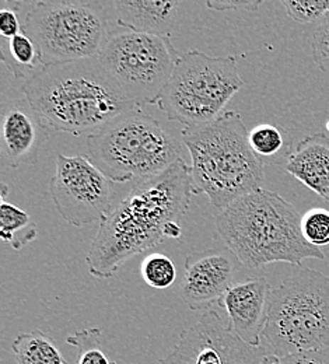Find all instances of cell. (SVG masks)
<instances>
[{"label": "cell", "instance_id": "1", "mask_svg": "<svg viewBox=\"0 0 329 364\" xmlns=\"http://www.w3.org/2000/svg\"><path fill=\"white\" fill-rule=\"evenodd\" d=\"M192 195L190 167L180 160L164 173L138 181L99 223L86 262L95 279H111L131 258L183 240Z\"/></svg>", "mask_w": 329, "mask_h": 364}, {"label": "cell", "instance_id": "2", "mask_svg": "<svg viewBox=\"0 0 329 364\" xmlns=\"http://www.w3.org/2000/svg\"><path fill=\"white\" fill-rule=\"evenodd\" d=\"M23 94L49 132L95 135L114 118L141 108L104 68L99 56L40 68Z\"/></svg>", "mask_w": 329, "mask_h": 364}, {"label": "cell", "instance_id": "3", "mask_svg": "<svg viewBox=\"0 0 329 364\" xmlns=\"http://www.w3.org/2000/svg\"><path fill=\"white\" fill-rule=\"evenodd\" d=\"M301 218L279 193L262 188L220 210L216 230L242 267L249 269L274 262L300 267L304 259H325L321 248L306 241Z\"/></svg>", "mask_w": 329, "mask_h": 364}, {"label": "cell", "instance_id": "4", "mask_svg": "<svg viewBox=\"0 0 329 364\" xmlns=\"http://www.w3.org/2000/svg\"><path fill=\"white\" fill-rule=\"evenodd\" d=\"M249 132L238 112L227 111L216 121L183 129L190 154L192 193L206 195L219 210L262 189L265 163L251 149Z\"/></svg>", "mask_w": 329, "mask_h": 364}, {"label": "cell", "instance_id": "5", "mask_svg": "<svg viewBox=\"0 0 329 364\" xmlns=\"http://www.w3.org/2000/svg\"><path fill=\"white\" fill-rule=\"evenodd\" d=\"M89 159L114 182L153 178L183 159V146L157 119L131 109L87 136Z\"/></svg>", "mask_w": 329, "mask_h": 364}, {"label": "cell", "instance_id": "6", "mask_svg": "<svg viewBox=\"0 0 329 364\" xmlns=\"http://www.w3.org/2000/svg\"><path fill=\"white\" fill-rule=\"evenodd\" d=\"M23 33L37 46L41 65L95 58L108 40V13L101 1H17ZM18 13V11H17Z\"/></svg>", "mask_w": 329, "mask_h": 364}, {"label": "cell", "instance_id": "7", "mask_svg": "<svg viewBox=\"0 0 329 364\" xmlns=\"http://www.w3.org/2000/svg\"><path fill=\"white\" fill-rule=\"evenodd\" d=\"M264 338L279 358L329 348L328 276L300 268L272 289Z\"/></svg>", "mask_w": 329, "mask_h": 364}, {"label": "cell", "instance_id": "8", "mask_svg": "<svg viewBox=\"0 0 329 364\" xmlns=\"http://www.w3.org/2000/svg\"><path fill=\"white\" fill-rule=\"evenodd\" d=\"M242 86L235 56H212L193 49L180 56L156 105L168 121L185 128L202 127L220 118Z\"/></svg>", "mask_w": 329, "mask_h": 364}, {"label": "cell", "instance_id": "9", "mask_svg": "<svg viewBox=\"0 0 329 364\" xmlns=\"http://www.w3.org/2000/svg\"><path fill=\"white\" fill-rule=\"evenodd\" d=\"M98 56L125 95L141 107L157 104L181 53L171 37L122 30L108 37Z\"/></svg>", "mask_w": 329, "mask_h": 364}, {"label": "cell", "instance_id": "10", "mask_svg": "<svg viewBox=\"0 0 329 364\" xmlns=\"http://www.w3.org/2000/svg\"><path fill=\"white\" fill-rule=\"evenodd\" d=\"M49 193L60 218L73 228L102 222L114 209L115 182L89 156L59 154Z\"/></svg>", "mask_w": 329, "mask_h": 364}, {"label": "cell", "instance_id": "11", "mask_svg": "<svg viewBox=\"0 0 329 364\" xmlns=\"http://www.w3.org/2000/svg\"><path fill=\"white\" fill-rule=\"evenodd\" d=\"M265 348L244 343L216 311H206L181 332L178 343L160 364H262Z\"/></svg>", "mask_w": 329, "mask_h": 364}, {"label": "cell", "instance_id": "12", "mask_svg": "<svg viewBox=\"0 0 329 364\" xmlns=\"http://www.w3.org/2000/svg\"><path fill=\"white\" fill-rule=\"evenodd\" d=\"M241 261L229 247L189 252L184 262L181 296L192 311H202L219 304L234 284Z\"/></svg>", "mask_w": 329, "mask_h": 364}, {"label": "cell", "instance_id": "13", "mask_svg": "<svg viewBox=\"0 0 329 364\" xmlns=\"http://www.w3.org/2000/svg\"><path fill=\"white\" fill-rule=\"evenodd\" d=\"M47 128L27 98H13L1 107V164L20 168L33 166L48 140Z\"/></svg>", "mask_w": 329, "mask_h": 364}, {"label": "cell", "instance_id": "14", "mask_svg": "<svg viewBox=\"0 0 329 364\" xmlns=\"http://www.w3.org/2000/svg\"><path fill=\"white\" fill-rule=\"evenodd\" d=\"M271 291V283L265 276L251 277L233 284L219 301L227 313L229 329L249 346H262Z\"/></svg>", "mask_w": 329, "mask_h": 364}, {"label": "cell", "instance_id": "15", "mask_svg": "<svg viewBox=\"0 0 329 364\" xmlns=\"http://www.w3.org/2000/svg\"><path fill=\"white\" fill-rule=\"evenodd\" d=\"M284 170L329 202V136L314 134L301 139L284 159Z\"/></svg>", "mask_w": 329, "mask_h": 364}, {"label": "cell", "instance_id": "16", "mask_svg": "<svg viewBox=\"0 0 329 364\" xmlns=\"http://www.w3.org/2000/svg\"><path fill=\"white\" fill-rule=\"evenodd\" d=\"M112 6L117 14V24L124 30L157 37H171L181 3L177 0H135L114 1Z\"/></svg>", "mask_w": 329, "mask_h": 364}, {"label": "cell", "instance_id": "17", "mask_svg": "<svg viewBox=\"0 0 329 364\" xmlns=\"http://www.w3.org/2000/svg\"><path fill=\"white\" fill-rule=\"evenodd\" d=\"M11 350L17 364H68L55 341L38 329L20 333Z\"/></svg>", "mask_w": 329, "mask_h": 364}, {"label": "cell", "instance_id": "18", "mask_svg": "<svg viewBox=\"0 0 329 364\" xmlns=\"http://www.w3.org/2000/svg\"><path fill=\"white\" fill-rule=\"evenodd\" d=\"M0 58L16 79L27 80L40 69L38 65H41L37 46L24 33H20L10 40L1 38Z\"/></svg>", "mask_w": 329, "mask_h": 364}, {"label": "cell", "instance_id": "19", "mask_svg": "<svg viewBox=\"0 0 329 364\" xmlns=\"http://www.w3.org/2000/svg\"><path fill=\"white\" fill-rule=\"evenodd\" d=\"M37 225L31 216L17 206L1 200L0 205V238L18 251L37 238Z\"/></svg>", "mask_w": 329, "mask_h": 364}, {"label": "cell", "instance_id": "20", "mask_svg": "<svg viewBox=\"0 0 329 364\" xmlns=\"http://www.w3.org/2000/svg\"><path fill=\"white\" fill-rule=\"evenodd\" d=\"M249 144L254 153L264 159H276L281 154L286 159L291 150V140L288 134L275 125L261 124L249 131Z\"/></svg>", "mask_w": 329, "mask_h": 364}, {"label": "cell", "instance_id": "21", "mask_svg": "<svg viewBox=\"0 0 329 364\" xmlns=\"http://www.w3.org/2000/svg\"><path fill=\"white\" fill-rule=\"evenodd\" d=\"M101 335L102 331L99 328H90L68 336L66 342L77 350L76 364H117L104 352Z\"/></svg>", "mask_w": 329, "mask_h": 364}, {"label": "cell", "instance_id": "22", "mask_svg": "<svg viewBox=\"0 0 329 364\" xmlns=\"http://www.w3.org/2000/svg\"><path fill=\"white\" fill-rule=\"evenodd\" d=\"M141 273L146 284L157 290L171 287L177 279V269L174 262L167 255L157 252L143 259Z\"/></svg>", "mask_w": 329, "mask_h": 364}, {"label": "cell", "instance_id": "23", "mask_svg": "<svg viewBox=\"0 0 329 364\" xmlns=\"http://www.w3.org/2000/svg\"><path fill=\"white\" fill-rule=\"evenodd\" d=\"M301 231L306 241L317 248L329 245V210L314 208L301 218Z\"/></svg>", "mask_w": 329, "mask_h": 364}, {"label": "cell", "instance_id": "24", "mask_svg": "<svg viewBox=\"0 0 329 364\" xmlns=\"http://www.w3.org/2000/svg\"><path fill=\"white\" fill-rule=\"evenodd\" d=\"M282 4L297 23H313L329 14V0H282Z\"/></svg>", "mask_w": 329, "mask_h": 364}, {"label": "cell", "instance_id": "25", "mask_svg": "<svg viewBox=\"0 0 329 364\" xmlns=\"http://www.w3.org/2000/svg\"><path fill=\"white\" fill-rule=\"evenodd\" d=\"M313 56L318 68L329 73V14L314 33Z\"/></svg>", "mask_w": 329, "mask_h": 364}, {"label": "cell", "instance_id": "26", "mask_svg": "<svg viewBox=\"0 0 329 364\" xmlns=\"http://www.w3.org/2000/svg\"><path fill=\"white\" fill-rule=\"evenodd\" d=\"M4 3L7 7L0 10V36L3 40H10L23 33V26L17 10L10 4V1Z\"/></svg>", "mask_w": 329, "mask_h": 364}, {"label": "cell", "instance_id": "27", "mask_svg": "<svg viewBox=\"0 0 329 364\" xmlns=\"http://www.w3.org/2000/svg\"><path fill=\"white\" fill-rule=\"evenodd\" d=\"M282 364H329V348L281 358Z\"/></svg>", "mask_w": 329, "mask_h": 364}, {"label": "cell", "instance_id": "28", "mask_svg": "<svg viewBox=\"0 0 329 364\" xmlns=\"http://www.w3.org/2000/svg\"><path fill=\"white\" fill-rule=\"evenodd\" d=\"M262 4V1H242V0H235V1H230V0H213V1H206V6L210 10L215 11H226V10H249V11H257L259 9V6Z\"/></svg>", "mask_w": 329, "mask_h": 364}]
</instances>
